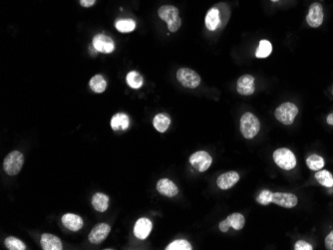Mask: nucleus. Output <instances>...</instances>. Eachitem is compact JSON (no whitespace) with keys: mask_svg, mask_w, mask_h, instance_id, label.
<instances>
[{"mask_svg":"<svg viewBox=\"0 0 333 250\" xmlns=\"http://www.w3.org/2000/svg\"><path fill=\"white\" fill-rule=\"evenodd\" d=\"M159 17L168 23V29L171 32H176L182 25V19L179 15V9L173 5H164L158 10Z\"/></svg>","mask_w":333,"mask_h":250,"instance_id":"1","label":"nucleus"},{"mask_svg":"<svg viewBox=\"0 0 333 250\" xmlns=\"http://www.w3.org/2000/svg\"><path fill=\"white\" fill-rule=\"evenodd\" d=\"M260 129V123L253 113H244L240 118V132L245 139H254Z\"/></svg>","mask_w":333,"mask_h":250,"instance_id":"2","label":"nucleus"},{"mask_svg":"<svg viewBox=\"0 0 333 250\" xmlns=\"http://www.w3.org/2000/svg\"><path fill=\"white\" fill-rule=\"evenodd\" d=\"M24 164V156L19 151H12L3 161V170L11 177L18 175Z\"/></svg>","mask_w":333,"mask_h":250,"instance_id":"3","label":"nucleus"},{"mask_svg":"<svg viewBox=\"0 0 333 250\" xmlns=\"http://www.w3.org/2000/svg\"><path fill=\"white\" fill-rule=\"evenodd\" d=\"M298 114V108L294 103H283L279 107L277 108L275 116L283 125H291L294 123L296 117Z\"/></svg>","mask_w":333,"mask_h":250,"instance_id":"4","label":"nucleus"},{"mask_svg":"<svg viewBox=\"0 0 333 250\" xmlns=\"http://www.w3.org/2000/svg\"><path fill=\"white\" fill-rule=\"evenodd\" d=\"M177 79L182 86L188 89H196L201 84L200 75L190 68L179 69L177 72Z\"/></svg>","mask_w":333,"mask_h":250,"instance_id":"5","label":"nucleus"},{"mask_svg":"<svg viewBox=\"0 0 333 250\" xmlns=\"http://www.w3.org/2000/svg\"><path fill=\"white\" fill-rule=\"evenodd\" d=\"M274 161L280 169L285 171L293 170L296 165V159L295 154L288 149H278L274 153Z\"/></svg>","mask_w":333,"mask_h":250,"instance_id":"6","label":"nucleus"},{"mask_svg":"<svg viewBox=\"0 0 333 250\" xmlns=\"http://www.w3.org/2000/svg\"><path fill=\"white\" fill-rule=\"evenodd\" d=\"M189 161H190V163L197 171L204 173L206 170H209V168L213 162V158L211 157L209 153H206L204 151H199V152L194 153L190 157Z\"/></svg>","mask_w":333,"mask_h":250,"instance_id":"7","label":"nucleus"},{"mask_svg":"<svg viewBox=\"0 0 333 250\" xmlns=\"http://www.w3.org/2000/svg\"><path fill=\"white\" fill-rule=\"evenodd\" d=\"M324 19L323 7L319 2H314L309 6L308 13L306 16V22L310 27L317 28L319 27Z\"/></svg>","mask_w":333,"mask_h":250,"instance_id":"8","label":"nucleus"},{"mask_svg":"<svg viewBox=\"0 0 333 250\" xmlns=\"http://www.w3.org/2000/svg\"><path fill=\"white\" fill-rule=\"evenodd\" d=\"M93 47L98 52L105 54L112 53L115 50L114 41L111 37L105 34H97L93 38Z\"/></svg>","mask_w":333,"mask_h":250,"instance_id":"9","label":"nucleus"},{"mask_svg":"<svg viewBox=\"0 0 333 250\" xmlns=\"http://www.w3.org/2000/svg\"><path fill=\"white\" fill-rule=\"evenodd\" d=\"M111 232V226L108 223H98L89 233L88 239L92 244H100L107 238Z\"/></svg>","mask_w":333,"mask_h":250,"instance_id":"10","label":"nucleus"},{"mask_svg":"<svg viewBox=\"0 0 333 250\" xmlns=\"http://www.w3.org/2000/svg\"><path fill=\"white\" fill-rule=\"evenodd\" d=\"M237 91L242 96H249L255 93V78L252 75H243L237 82Z\"/></svg>","mask_w":333,"mask_h":250,"instance_id":"11","label":"nucleus"},{"mask_svg":"<svg viewBox=\"0 0 333 250\" xmlns=\"http://www.w3.org/2000/svg\"><path fill=\"white\" fill-rule=\"evenodd\" d=\"M272 202L285 208H293L297 204V197L294 194L273 193Z\"/></svg>","mask_w":333,"mask_h":250,"instance_id":"12","label":"nucleus"},{"mask_svg":"<svg viewBox=\"0 0 333 250\" xmlns=\"http://www.w3.org/2000/svg\"><path fill=\"white\" fill-rule=\"evenodd\" d=\"M152 227H153V224L150 219L142 217L137 220L134 226V235L138 239H142V240L146 239L150 235L152 232Z\"/></svg>","mask_w":333,"mask_h":250,"instance_id":"13","label":"nucleus"},{"mask_svg":"<svg viewBox=\"0 0 333 250\" xmlns=\"http://www.w3.org/2000/svg\"><path fill=\"white\" fill-rule=\"evenodd\" d=\"M157 191L160 195L166 197H174L178 195V186L169 179H162L157 182Z\"/></svg>","mask_w":333,"mask_h":250,"instance_id":"14","label":"nucleus"},{"mask_svg":"<svg viewBox=\"0 0 333 250\" xmlns=\"http://www.w3.org/2000/svg\"><path fill=\"white\" fill-rule=\"evenodd\" d=\"M240 180V175L237 172H227L221 175L217 179V184L221 190H230Z\"/></svg>","mask_w":333,"mask_h":250,"instance_id":"15","label":"nucleus"},{"mask_svg":"<svg viewBox=\"0 0 333 250\" xmlns=\"http://www.w3.org/2000/svg\"><path fill=\"white\" fill-rule=\"evenodd\" d=\"M61 222L70 232H78L83 227V219L74 214H66L61 218Z\"/></svg>","mask_w":333,"mask_h":250,"instance_id":"16","label":"nucleus"},{"mask_svg":"<svg viewBox=\"0 0 333 250\" xmlns=\"http://www.w3.org/2000/svg\"><path fill=\"white\" fill-rule=\"evenodd\" d=\"M40 244L42 249L44 250H61L63 249V244H62L59 237L50 234V233H44L41 236Z\"/></svg>","mask_w":333,"mask_h":250,"instance_id":"17","label":"nucleus"},{"mask_svg":"<svg viewBox=\"0 0 333 250\" xmlns=\"http://www.w3.org/2000/svg\"><path fill=\"white\" fill-rule=\"evenodd\" d=\"M205 27L210 31H216L221 24V12L217 7L211 8L207 11L204 18Z\"/></svg>","mask_w":333,"mask_h":250,"instance_id":"18","label":"nucleus"},{"mask_svg":"<svg viewBox=\"0 0 333 250\" xmlns=\"http://www.w3.org/2000/svg\"><path fill=\"white\" fill-rule=\"evenodd\" d=\"M110 198L108 196L102 193H97L92 197V206L99 213H105L109 207Z\"/></svg>","mask_w":333,"mask_h":250,"instance_id":"19","label":"nucleus"},{"mask_svg":"<svg viewBox=\"0 0 333 250\" xmlns=\"http://www.w3.org/2000/svg\"><path fill=\"white\" fill-rule=\"evenodd\" d=\"M130 120L129 117L124 114V113H117L116 115L113 116L111 120V128L114 131H119V130H127L129 127Z\"/></svg>","mask_w":333,"mask_h":250,"instance_id":"20","label":"nucleus"},{"mask_svg":"<svg viewBox=\"0 0 333 250\" xmlns=\"http://www.w3.org/2000/svg\"><path fill=\"white\" fill-rule=\"evenodd\" d=\"M153 125L158 132L165 133L170 127L171 120L166 114H158L153 120Z\"/></svg>","mask_w":333,"mask_h":250,"instance_id":"21","label":"nucleus"},{"mask_svg":"<svg viewBox=\"0 0 333 250\" xmlns=\"http://www.w3.org/2000/svg\"><path fill=\"white\" fill-rule=\"evenodd\" d=\"M89 85L90 88L93 92L95 93H103L104 91L106 90L107 88V82L106 80L104 79V77L102 75H95L94 77L91 78L90 82H89Z\"/></svg>","mask_w":333,"mask_h":250,"instance_id":"22","label":"nucleus"},{"mask_svg":"<svg viewBox=\"0 0 333 250\" xmlns=\"http://www.w3.org/2000/svg\"><path fill=\"white\" fill-rule=\"evenodd\" d=\"M115 27L122 33H129L135 30L136 23L132 19H120L116 21Z\"/></svg>","mask_w":333,"mask_h":250,"instance_id":"23","label":"nucleus"},{"mask_svg":"<svg viewBox=\"0 0 333 250\" xmlns=\"http://www.w3.org/2000/svg\"><path fill=\"white\" fill-rule=\"evenodd\" d=\"M273 52V45L268 40H260L259 47L256 51L257 58H266Z\"/></svg>","mask_w":333,"mask_h":250,"instance_id":"24","label":"nucleus"},{"mask_svg":"<svg viewBox=\"0 0 333 250\" xmlns=\"http://www.w3.org/2000/svg\"><path fill=\"white\" fill-rule=\"evenodd\" d=\"M126 81H127V84L133 89H140L143 86V83H144L142 75L137 71L129 72L126 77Z\"/></svg>","mask_w":333,"mask_h":250,"instance_id":"25","label":"nucleus"},{"mask_svg":"<svg viewBox=\"0 0 333 250\" xmlns=\"http://www.w3.org/2000/svg\"><path fill=\"white\" fill-rule=\"evenodd\" d=\"M226 220L228 221V223H230L231 227L236 229V231H240V229L245 224L244 216L242 214H238V213L228 215L226 217Z\"/></svg>","mask_w":333,"mask_h":250,"instance_id":"26","label":"nucleus"},{"mask_svg":"<svg viewBox=\"0 0 333 250\" xmlns=\"http://www.w3.org/2000/svg\"><path fill=\"white\" fill-rule=\"evenodd\" d=\"M306 164L312 171H319L324 166V160L318 155H311L307 158Z\"/></svg>","mask_w":333,"mask_h":250,"instance_id":"27","label":"nucleus"},{"mask_svg":"<svg viewBox=\"0 0 333 250\" xmlns=\"http://www.w3.org/2000/svg\"><path fill=\"white\" fill-rule=\"evenodd\" d=\"M315 179L317 181L326 187H332L333 186V176L328 171H317L315 174Z\"/></svg>","mask_w":333,"mask_h":250,"instance_id":"28","label":"nucleus"},{"mask_svg":"<svg viewBox=\"0 0 333 250\" xmlns=\"http://www.w3.org/2000/svg\"><path fill=\"white\" fill-rule=\"evenodd\" d=\"M191 243L185 239H177L166 247V250H192Z\"/></svg>","mask_w":333,"mask_h":250,"instance_id":"29","label":"nucleus"},{"mask_svg":"<svg viewBox=\"0 0 333 250\" xmlns=\"http://www.w3.org/2000/svg\"><path fill=\"white\" fill-rule=\"evenodd\" d=\"M4 244L6 248L9 250H25L26 249V245L21 240L13 236L7 237L4 241Z\"/></svg>","mask_w":333,"mask_h":250,"instance_id":"30","label":"nucleus"},{"mask_svg":"<svg viewBox=\"0 0 333 250\" xmlns=\"http://www.w3.org/2000/svg\"><path fill=\"white\" fill-rule=\"evenodd\" d=\"M272 198H273V193L270 191L264 190L259 194V196L257 198V201L261 205H267L272 202Z\"/></svg>","mask_w":333,"mask_h":250,"instance_id":"31","label":"nucleus"},{"mask_svg":"<svg viewBox=\"0 0 333 250\" xmlns=\"http://www.w3.org/2000/svg\"><path fill=\"white\" fill-rule=\"evenodd\" d=\"M296 250H312V245L303 241V240H298L296 245H295Z\"/></svg>","mask_w":333,"mask_h":250,"instance_id":"32","label":"nucleus"},{"mask_svg":"<svg viewBox=\"0 0 333 250\" xmlns=\"http://www.w3.org/2000/svg\"><path fill=\"white\" fill-rule=\"evenodd\" d=\"M325 246L329 250H333V231L325 238Z\"/></svg>","mask_w":333,"mask_h":250,"instance_id":"33","label":"nucleus"},{"mask_svg":"<svg viewBox=\"0 0 333 250\" xmlns=\"http://www.w3.org/2000/svg\"><path fill=\"white\" fill-rule=\"evenodd\" d=\"M219 227H220V231H221V232H228V229H230V227H231V225H230V223H228V221H227L226 218H225L224 220H222V221L220 222Z\"/></svg>","mask_w":333,"mask_h":250,"instance_id":"34","label":"nucleus"},{"mask_svg":"<svg viewBox=\"0 0 333 250\" xmlns=\"http://www.w3.org/2000/svg\"><path fill=\"white\" fill-rule=\"evenodd\" d=\"M96 0H80V4L83 7H91L95 4Z\"/></svg>","mask_w":333,"mask_h":250,"instance_id":"35","label":"nucleus"},{"mask_svg":"<svg viewBox=\"0 0 333 250\" xmlns=\"http://www.w3.org/2000/svg\"><path fill=\"white\" fill-rule=\"evenodd\" d=\"M326 121H327V123H328L329 125H331V126H333V113H331L330 115L327 116Z\"/></svg>","mask_w":333,"mask_h":250,"instance_id":"36","label":"nucleus"},{"mask_svg":"<svg viewBox=\"0 0 333 250\" xmlns=\"http://www.w3.org/2000/svg\"><path fill=\"white\" fill-rule=\"evenodd\" d=\"M272 1L273 2H278V1H279V0H272Z\"/></svg>","mask_w":333,"mask_h":250,"instance_id":"37","label":"nucleus"}]
</instances>
